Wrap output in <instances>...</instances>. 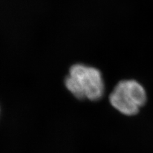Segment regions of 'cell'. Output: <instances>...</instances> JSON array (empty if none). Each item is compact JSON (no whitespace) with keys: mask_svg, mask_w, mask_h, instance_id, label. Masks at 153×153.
<instances>
[{"mask_svg":"<svg viewBox=\"0 0 153 153\" xmlns=\"http://www.w3.org/2000/svg\"><path fill=\"white\" fill-rule=\"evenodd\" d=\"M65 83L69 91L80 100L97 101L104 93V82L100 70L83 64L71 67Z\"/></svg>","mask_w":153,"mask_h":153,"instance_id":"cell-1","label":"cell"},{"mask_svg":"<svg viewBox=\"0 0 153 153\" xmlns=\"http://www.w3.org/2000/svg\"><path fill=\"white\" fill-rule=\"evenodd\" d=\"M109 101L119 112L125 116H134L146 103V91L136 80H122L110 94Z\"/></svg>","mask_w":153,"mask_h":153,"instance_id":"cell-2","label":"cell"}]
</instances>
